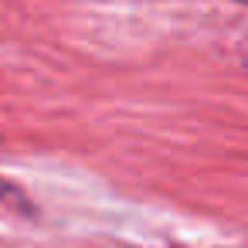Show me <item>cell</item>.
Returning <instances> with one entry per match:
<instances>
[{
    "label": "cell",
    "instance_id": "1",
    "mask_svg": "<svg viewBox=\"0 0 248 248\" xmlns=\"http://www.w3.org/2000/svg\"><path fill=\"white\" fill-rule=\"evenodd\" d=\"M234 4H248V0H234Z\"/></svg>",
    "mask_w": 248,
    "mask_h": 248
}]
</instances>
